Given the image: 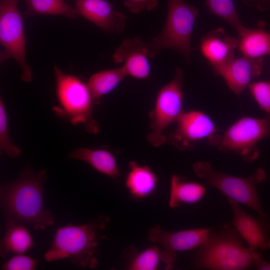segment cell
<instances>
[{
	"mask_svg": "<svg viewBox=\"0 0 270 270\" xmlns=\"http://www.w3.org/2000/svg\"><path fill=\"white\" fill-rule=\"evenodd\" d=\"M27 6L26 15H53L75 18L78 14L74 8L64 0H20Z\"/></svg>",
	"mask_w": 270,
	"mask_h": 270,
	"instance_id": "603a6c76",
	"label": "cell"
},
{
	"mask_svg": "<svg viewBox=\"0 0 270 270\" xmlns=\"http://www.w3.org/2000/svg\"><path fill=\"white\" fill-rule=\"evenodd\" d=\"M46 178L44 170L34 172L26 168L17 180L0 186V204L6 226L28 224L38 230L54 224L53 215L44 206V186Z\"/></svg>",
	"mask_w": 270,
	"mask_h": 270,
	"instance_id": "6da1fadb",
	"label": "cell"
},
{
	"mask_svg": "<svg viewBox=\"0 0 270 270\" xmlns=\"http://www.w3.org/2000/svg\"><path fill=\"white\" fill-rule=\"evenodd\" d=\"M263 67L262 58H252L243 56L232 58L214 70L236 96L248 87L252 80L260 76Z\"/></svg>",
	"mask_w": 270,
	"mask_h": 270,
	"instance_id": "9a60e30c",
	"label": "cell"
},
{
	"mask_svg": "<svg viewBox=\"0 0 270 270\" xmlns=\"http://www.w3.org/2000/svg\"><path fill=\"white\" fill-rule=\"evenodd\" d=\"M126 76L122 66L102 70L92 74L87 83L96 104L116 88Z\"/></svg>",
	"mask_w": 270,
	"mask_h": 270,
	"instance_id": "7402d4cb",
	"label": "cell"
},
{
	"mask_svg": "<svg viewBox=\"0 0 270 270\" xmlns=\"http://www.w3.org/2000/svg\"><path fill=\"white\" fill-rule=\"evenodd\" d=\"M212 230V228H202L169 232L156 225L150 229L148 238L152 242L160 244L166 252L176 254L178 252L200 247Z\"/></svg>",
	"mask_w": 270,
	"mask_h": 270,
	"instance_id": "4fadbf2b",
	"label": "cell"
},
{
	"mask_svg": "<svg viewBox=\"0 0 270 270\" xmlns=\"http://www.w3.org/2000/svg\"><path fill=\"white\" fill-rule=\"evenodd\" d=\"M183 84V72L178 68L172 80L162 86L157 94L154 109L149 114L150 131L146 136L148 142L154 147L166 142L164 130L176 122L184 112Z\"/></svg>",
	"mask_w": 270,
	"mask_h": 270,
	"instance_id": "9c48e42d",
	"label": "cell"
},
{
	"mask_svg": "<svg viewBox=\"0 0 270 270\" xmlns=\"http://www.w3.org/2000/svg\"><path fill=\"white\" fill-rule=\"evenodd\" d=\"M0 149L9 156L14 158L19 156L21 150L9 138L8 116L4 105L0 100Z\"/></svg>",
	"mask_w": 270,
	"mask_h": 270,
	"instance_id": "484cf974",
	"label": "cell"
},
{
	"mask_svg": "<svg viewBox=\"0 0 270 270\" xmlns=\"http://www.w3.org/2000/svg\"><path fill=\"white\" fill-rule=\"evenodd\" d=\"M254 265L259 270H270V262L264 260L262 256L256 258Z\"/></svg>",
	"mask_w": 270,
	"mask_h": 270,
	"instance_id": "4dcf8cb0",
	"label": "cell"
},
{
	"mask_svg": "<svg viewBox=\"0 0 270 270\" xmlns=\"http://www.w3.org/2000/svg\"><path fill=\"white\" fill-rule=\"evenodd\" d=\"M78 14L102 30L110 34L122 32L126 20L124 15L116 10L106 0H74Z\"/></svg>",
	"mask_w": 270,
	"mask_h": 270,
	"instance_id": "5bb4252c",
	"label": "cell"
},
{
	"mask_svg": "<svg viewBox=\"0 0 270 270\" xmlns=\"http://www.w3.org/2000/svg\"><path fill=\"white\" fill-rule=\"evenodd\" d=\"M233 212L232 224L252 249H270L269 218L253 216L243 210L238 202L228 198Z\"/></svg>",
	"mask_w": 270,
	"mask_h": 270,
	"instance_id": "7c38bea8",
	"label": "cell"
},
{
	"mask_svg": "<svg viewBox=\"0 0 270 270\" xmlns=\"http://www.w3.org/2000/svg\"><path fill=\"white\" fill-rule=\"evenodd\" d=\"M68 156L86 162L98 172L114 180L120 176L114 156L106 150L80 148L71 152Z\"/></svg>",
	"mask_w": 270,
	"mask_h": 270,
	"instance_id": "ac0fdd59",
	"label": "cell"
},
{
	"mask_svg": "<svg viewBox=\"0 0 270 270\" xmlns=\"http://www.w3.org/2000/svg\"><path fill=\"white\" fill-rule=\"evenodd\" d=\"M130 250L132 254L126 251L130 258L126 266L128 270H156L158 269L160 262H162V250L156 245L150 246L138 253L134 250Z\"/></svg>",
	"mask_w": 270,
	"mask_h": 270,
	"instance_id": "d4e9b609",
	"label": "cell"
},
{
	"mask_svg": "<svg viewBox=\"0 0 270 270\" xmlns=\"http://www.w3.org/2000/svg\"><path fill=\"white\" fill-rule=\"evenodd\" d=\"M238 38V48L243 56L252 58L270 56V30L246 28Z\"/></svg>",
	"mask_w": 270,
	"mask_h": 270,
	"instance_id": "44dd1931",
	"label": "cell"
},
{
	"mask_svg": "<svg viewBox=\"0 0 270 270\" xmlns=\"http://www.w3.org/2000/svg\"><path fill=\"white\" fill-rule=\"evenodd\" d=\"M158 0H124V5L133 14H138L144 10H151L156 8Z\"/></svg>",
	"mask_w": 270,
	"mask_h": 270,
	"instance_id": "f1b7e54d",
	"label": "cell"
},
{
	"mask_svg": "<svg viewBox=\"0 0 270 270\" xmlns=\"http://www.w3.org/2000/svg\"><path fill=\"white\" fill-rule=\"evenodd\" d=\"M6 231L0 242V256L23 254L34 245L30 231L23 224H13L6 226Z\"/></svg>",
	"mask_w": 270,
	"mask_h": 270,
	"instance_id": "ffe728a7",
	"label": "cell"
},
{
	"mask_svg": "<svg viewBox=\"0 0 270 270\" xmlns=\"http://www.w3.org/2000/svg\"><path fill=\"white\" fill-rule=\"evenodd\" d=\"M176 123V128L170 135L169 140L181 150L190 149L198 142L218 132L212 118L200 110L184 111Z\"/></svg>",
	"mask_w": 270,
	"mask_h": 270,
	"instance_id": "30bf717a",
	"label": "cell"
},
{
	"mask_svg": "<svg viewBox=\"0 0 270 270\" xmlns=\"http://www.w3.org/2000/svg\"><path fill=\"white\" fill-rule=\"evenodd\" d=\"M54 73L58 102L53 108L54 112L73 125L82 124L86 132L98 133V124L92 117L96 102L88 83L64 72L56 64Z\"/></svg>",
	"mask_w": 270,
	"mask_h": 270,
	"instance_id": "277c9868",
	"label": "cell"
},
{
	"mask_svg": "<svg viewBox=\"0 0 270 270\" xmlns=\"http://www.w3.org/2000/svg\"><path fill=\"white\" fill-rule=\"evenodd\" d=\"M154 56L148 42L137 36L124 39L115 50L112 58L114 62L122 64L126 76L144 80L150 74L149 59Z\"/></svg>",
	"mask_w": 270,
	"mask_h": 270,
	"instance_id": "8fae6325",
	"label": "cell"
},
{
	"mask_svg": "<svg viewBox=\"0 0 270 270\" xmlns=\"http://www.w3.org/2000/svg\"><path fill=\"white\" fill-rule=\"evenodd\" d=\"M158 178L148 166H142L132 160L128 164L125 184L129 193L135 199H142L155 190Z\"/></svg>",
	"mask_w": 270,
	"mask_h": 270,
	"instance_id": "e0dca14e",
	"label": "cell"
},
{
	"mask_svg": "<svg viewBox=\"0 0 270 270\" xmlns=\"http://www.w3.org/2000/svg\"><path fill=\"white\" fill-rule=\"evenodd\" d=\"M248 88L259 108L270 118V80L252 82Z\"/></svg>",
	"mask_w": 270,
	"mask_h": 270,
	"instance_id": "4316f807",
	"label": "cell"
},
{
	"mask_svg": "<svg viewBox=\"0 0 270 270\" xmlns=\"http://www.w3.org/2000/svg\"><path fill=\"white\" fill-rule=\"evenodd\" d=\"M242 238L230 224L211 232L193 260L195 268L212 270H241L254 264L256 250L245 246Z\"/></svg>",
	"mask_w": 270,
	"mask_h": 270,
	"instance_id": "3957f363",
	"label": "cell"
},
{
	"mask_svg": "<svg viewBox=\"0 0 270 270\" xmlns=\"http://www.w3.org/2000/svg\"><path fill=\"white\" fill-rule=\"evenodd\" d=\"M270 138V118L243 116L230 126L222 134H214L207 139L208 144L224 152L240 156L247 163L259 156L258 144Z\"/></svg>",
	"mask_w": 270,
	"mask_h": 270,
	"instance_id": "52a82bcc",
	"label": "cell"
},
{
	"mask_svg": "<svg viewBox=\"0 0 270 270\" xmlns=\"http://www.w3.org/2000/svg\"><path fill=\"white\" fill-rule=\"evenodd\" d=\"M238 38L228 36L219 28L203 36L200 49L214 71L234 58V52L238 48Z\"/></svg>",
	"mask_w": 270,
	"mask_h": 270,
	"instance_id": "2e32d148",
	"label": "cell"
},
{
	"mask_svg": "<svg viewBox=\"0 0 270 270\" xmlns=\"http://www.w3.org/2000/svg\"><path fill=\"white\" fill-rule=\"evenodd\" d=\"M206 188L194 182L187 181L183 176L174 174L170 181L168 206L176 208L182 204H193L204 196Z\"/></svg>",
	"mask_w": 270,
	"mask_h": 270,
	"instance_id": "d6986e66",
	"label": "cell"
},
{
	"mask_svg": "<svg viewBox=\"0 0 270 270\" xmlns=\"http://www.w3.org/2000/svg\"><path fill=\"white\" fill-rule=\"evenodd\" d=\"M210 14L230 24L236 32L238 37L246 28L240 21L232 0H204Z\"/></svg>",
	"mask_w": 270,
	"mask_h": 270,
	"instance_id": "cb8c5ba5",
	"label": "cell"
},
{
	"mask_svg": "<svg viewBox=\"0 0 270 270\" xmlns=\"http://www.w3.org/2000/svg\"><path fill=\"white\" fill-rule=\"evenodd\" d=\"M247 6L264 10L270 6V0H242Z\"/></svg>",
	"mask_w": 270,
	"mask_h": 270,
	"instance_id": "f546056e",
	"label": "cell"
},
{
	"mask_svg": "<svg viewBox=\"0 0 270 270\" xmlns=\"http://www.w3.org/2000/svg\"><path fill=\"white\" fill-rule=\"evenodd\" d=\"M108 216H99L90 222L76 226L71 223L58 228L50 248L44 254L46 261L51 262L69 259L80 268H96L99 242L106 238L100 232L110 222Z\"/></svg>",
	"mask_w": 270,
	"mask_h": 270,
	"instance_id": "7a4b0ae2",
	"label": "cell"
},
{
	"mask_svg": "<svg viewBox=\"0 0 270 270\" xmlns=\"http://www.w3.org/2000/svg\"><path fill=\"white\" fill-rule=\"evenodd\" d=\"M195 174L208 186L218 190L226 198L232 199L252 209L259 216L268 218L262 206L257 186L265 180V171L258 168L248 176H236L214 170L208 162L200 161L192 164Z\"/></svg>",
	"mask_w": 270,
	"mask_h": 270,
	"instance_id": "5b68a950",
	"label": "cell"
},
{
	"mask_svg": "<svg viewBox=\"0 0 270 270\" xmlns=\"http://www.w3.org/2000/svg\"><path fill=\"white\" fill-rule=\"evenodd\" d=\"M38 260L23 254H16L1 266V270H34Z\"/></svg>",
	"mask_w": 270,
	"mask_h": 270,
	"instance_id": "83f0119b",
	"label": "cell"
},
{
	"mask_svg": "<svg viewBox=\"0 0 270 270\" xmlns=\"http://www.w3.org/2000/svg\"><path fill=\"white\" fill-rule=\"evenodd\" d=\"M198 10L184 0H168V10L161 32L148 42L154 56L164 48L181 54L191 62V38Z\"/></svg>",
	"mask_w": 270,
	"mask_h": 270,
	"instance_id": "8992f818",
	"label": "cell"
},
{
	"mask_svg": "<svg viewBox=\"0 0 270 270\" xmlns=\"http://www.w3.org/2000/svg\"><path fill=\"white\" fill-rule=\"evenodd\" d=\"M18 0H0V43L3 50L0 60L12 58L20 68L21 80L30 82L32 71L26 61V40Z\"/></svg>",
	"mask_w": 270,
	"mask_h": 270,
	"instance_id": "ba28073f",
	"label": "cell"
}]
</instances>
